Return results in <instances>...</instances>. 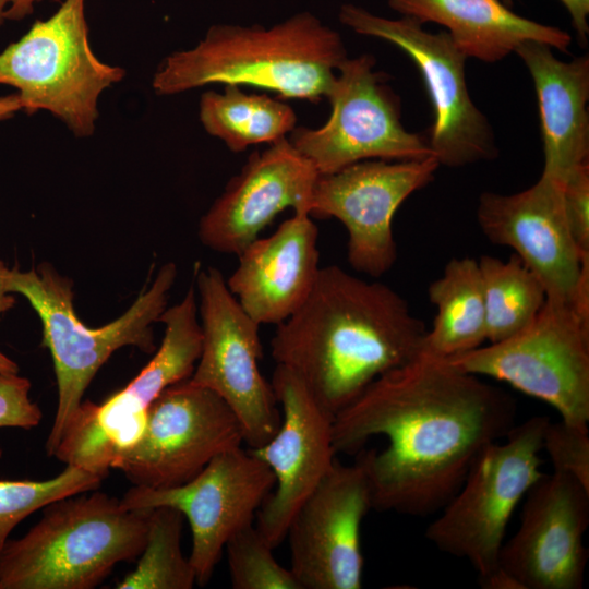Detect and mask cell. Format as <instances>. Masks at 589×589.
Listing matches in <instances>:
<instances>
[{"mask_svg":"<svg viewBox=\"0 0 589 589\" xmlns=\"http://www.w3.org/2000/svg\"><path fill=\"white\" fill-rule=\"evenodd\" d=\"M516 416L515 399L502 388L422 353L334 416V445L337 453H358L373 509L423 517L450 500Z\"/></svg>","mask_w":589,"mask_h":589,"instance_id":"1","label":"cell"},{"mask_svg":"<svg viewBox=\"0 0 589 589\" xmlns=\"http://www.w3.org/2000/svg\"><path fill=\"white\" fill-rule=\"evenodd\" d=\"M276 326L273 360L334 416L373 381L420 357L428 333L393 288L337 265L321 267L305 302Z\"/></svg>","mask_w":589,"mask_h":589,"instance_id":"2","label":"cell"},{"mask_svg":"<svg viewBox=\"0 0 589 589\" xmlns=\"http://www.w3.org/2000/svg\"><path fill=\"white\" fill-rule=\"evenodd\" d=\"M347 57L340 34L308 11L269 27L215 24L194 47L165 58L152 86L175 95L209 84L248 85L317 101Z\"/></svg>","mask_w":589,"mask_h":589,"instance_id":"3","label":"cell"},{"mask_svg":"<svg viewBox=\"0 0 589 589\" xmlns=\"http://www.w3.org/2000/svg\"><path fill=\"white\" fill-rule=\"evenodd\" d=\"M152 509H125L106 493L45 506L41 519L0 555V589H92L141 555Z\"/></svg>","mask_w":589,"mask_h":589,"instance_id":"4","label":"cell"},{"mask_svg":"<svg viewBox=\"0 0 589 589\" xmlns=\"http://www.w3.org/2000/svg\"><path fill=\"white\" fill-rule=\"evenodd\" d=\"M176 276V265L166 263L151 287L120 317L103 327L88 328L76 316L70 279L49 264L27 272L10 269L7 290L24 296L38 314L43 345L53 361L58 404L46 442L48 456H53L87 386L110 356L124 346H135L145 352L155 349L151 326L166 310Z\"/></svg>","mask_w":589,"mask_h":589,"instance_id":"5","label":"cell"},{"mask_svg":"<svg viewBox=\"0 0 589 589\" xmlns=\"http://www.w3.org/2000/svg\"><path fill=\"white\" fill-rule=\"evenodd\" d=\"M85 2L64 0L0 52V84L17 89L22 110H46L79 137L94 133L100 94L125 75L94 53Z\"/></svg>","mask_w":589,"mask_h":589,"instance_id":"6","label":"cell"},{"mask_svg":"<svg viewBox=\"0 0 589 589\" xmlns=\"http://www.w3.org/2000/svg\"><path fill=\"white\" fill-rule=\"evenodd\" d=\"M550 419L532 417L489 444L461 485L425 529L440 551L466 560L482 580L498 567L510 517L541 471Z\"/></svg>","mask_w":589,"mask_h":589,"instance_id":"7","label":"cell"},{"mask_svg":"<svg viewBox=\"0 0 589 589\" xmlns=\"http://www.w3.org/2000/svg\"><path fill=\"white\" fill-rule=\"evenodd\" d=\"M444 360L504 382L552 406L562 421L588 430L589 316L574 305L546 299L515 335Z\"/></svg>","mask_w":589,"mask_h":589,"instance_id":"8","label":"cell"},{"mask_svg":"<svg viewBox=\"0 0 589 589\" xmlns=\"http://www.w3.org/2000/svg\"><path fill=\"white\" fill-rule=\"evenodd\" d=\"M158 321L165 334L152 360L104 402L82 401L55 450L58 460L108 476L116 459L140 440L158 395L192 375L202 349L193 285Z\"/></svg>","mask_w":589,"mask_h":589,"instance_id":"9","label":"cell"},{"mask_svg":"<svg viewBox=\"0 0 589 589\" xmlns=\"http://www.w3.org/2000/svg\"><path fill=\"white\" fill-rule=\"evenodd\" d=\"M326 98L332 106L318 128L296 127L288 136L320 175L369 160H414L432 156L428 137L408 131L400 100L375 70L372 55L347 57Z\"/></svg>","mask_w":589,"mask_h":589,"instance_id":"10","label":"cell"},{"mask_svg":"<svg viewBox=\"0 0 589 589\" xmlns=\"http://www.w3.org/2000/svg\"><path fill=\"white\" fill-rule=\"evenodd\" d=\"M338 17L357 34L394 44L414 62L433 107L428 142L440 166L462 167L497 156L491 124L467 87V56L447 32L431 33L416 19H389L352 3L342 4Z\"/></svg>","mask_w":589,"mask_h":589,"instance_id":"11","label":"cell"},{"mask_svg":"<svg viewBox=\"0 0 589 589\" xmlns=\"http://www.w3.org/2000/svg\"><path fill=\"white\" fill-rule=\"evenodd\" d=\"M202 349L190 381L220 396L237 416L252 449L277 431L281 413L271 382L262 375L260 324L229 291L216 267L196 274Z\"/></svg>","mask_w":589,"mask_h":589,"instance_id":"12","label":"cell"},{"mask_svg":"<svg viewBox=\"0 0 589 589\" xmlns=\"http://www.w3.org/2000/svg\"><path fill=\"white\" fill-rule=\"evenodd\" d=\"M242 443L241 424L228 404L189 377L158 395L140 440L111 468L121 470L134 485L172 488Z\"/></svg>","mask_w":589,"mask_h":589,"instance_id":"13","label":"cell"},{"mask_svg":"<svg viewBox=\"0 0 589 589\" xmlns=\"http://www.w3.org/2000/svg\"><path fill=\"white\" fill-rule=\"evenodd\" d=\"M275 477L268 466L242 446L213 458L190 481L164 489L134 485L120 504L125 509L171 507L188 519L192 532L189 561L196 584L205 586L220 560L227 541L254 524L271 494Z\"/></svg>","mask_w":589,"mask_h":589,"instance_id":"14","label":"cell"},{"mask_svg":"<svg viewBox=\"0 0 589 589\" xmlns=\"http://www.w3.org/2000/svg\"><path fill=\"white\" fill-rule=\"evenodd\" d=\"M438 167L433 156L414 160L369 159L318 175L309 215L339 220L348 233L350 266L378 278L397 260L393 231L397 209L433 180Z\"/></svg>","mask_w":589,"mask_h":589,"instance_id":"15","label":"cell"},{"mask_svg":"<svg viewBox=\"0 0 589 589\" xmlns=\"http://www.w3.org/2000/svg\"><path fill=\"white\" fill-rule=\"evenodd\" d=\"M477 220L494 244L513 249L539 278L546 299L589 315V257L570 235L563 181L542 172L531 187L513 194L483 192Z\"/></svg>","mask_w":589,"mask_h":589,"instance_id":"16","label":"cell"},{"mask_svg":"<svg viewBox=\"0 0 589 589\" xmlns=\"http://www.w3.org/2000/svg\"><path fill=\"white\" fill-rule=\"evenodd\" d=\"M271 384L280 406L275 434L251 452L275 477V485L256 514V528L275 549L294 514L335 464L334 414L323 408L287 368L276 364Z\"/></svg>","mask_w":589,"mask_h":589,"instance_id":"17","label":"cell"},{"mask_svg":"<svg viewBox=\"0 0 589 589\" xmlns=\"http://www.w3.org/2000/svg\"><path fill=\"white\" fill-rule=\"evenodd\" d=\"M373 508L362 466L335 461L287 530L290 570L301 589H360L362 520Z\"/></svg>","mask_w":589,"mask_h":589,"instance_id":"18","label":"cell"},{"mask_svg":"<svg viewBox=\"0 0 589 589\" xmlns=\"http://www.w3.org/2000/svg\"><path fill=\"white\" fill-rule=\"evenodd\" d=\"M516 533L498 567L520 589H581L588 561L589 491L574 478L544 473L522 498Z\"/></svg>","mask_w":589,"mask_h":589,"instance_id":"19","label":"cell"},{"mask_svg":"<svg viewBox=\"0 0 589 589\" xmlns=\"http://www.w3.org/2000/svg\"><path fill=\"white\" fill-rule=\"evenodd\" d=\"M318 172L288 137L249 156L199 224L204 245L241 253L284 209L309 214Z\"/></svg>","mask_w":589,"mask_h":589,"instance_id":"20","label":"cell"},{"mask_svg":"<svg viewBox=\"0 0 589 589\" xmlns=\"http://www.w3.org/2000/svg\"><path fill=\"white\" fill-rule=\"evenodd\" d=\"M317 239L313 218L294 212L237 255L238 266L226 284L257 324L278 325L305 302L321 269Z\"/></svg>","mask_w":589,"mask_h":589,"instance_id":"21","label":"cell"},{"mask_svg":"<svg viewBox=\"0 0 589 589\" xmlns=\"http://www.w3.org/2000/svg\"><path fill=\"white\" fill-rule=\"evenodd\" d=\"M553 48L525 41L515 52L532 79L544 153L542 172L561 181L589 158V58L557 59Z\"/></svg>","mask_w":589,"mask_h":589,"instance_id":"22","label":"cell"},{"mask_svg":"<svg viewBox=\"0 0 589 589\" xmlns=\"http://www.w3.org/2000/svg\"><path fill=\"white\" fill-rule=\"evenodd\" d=\"M402 16L444 26L467 56L496 62L525 41H539L567 51L572 36L565 31L513 12L502 0H387Z\"/></svg>","mask_w":589,"mask_h":589,"instance_id":"23","label":"cell"},{"mask_svg":"<svg viewBox=\"0 0 589 589\" xmlns=\"http://www.w3.org/2000/svg\"><path fill=\"white\" fill-rule=\"evenodd\" d=\"M436 308L424 339L423 354L449 359L482 346L486 340L485 309L478 260L454 257L428 288Z\"/></svg>","mask_w":589,"mask_h":589,"instance_id":"24","label":"cell"},{"mask_svg":"<svg viewBox=\"0 0 589 589\" xmlns=\"http://www.w3.org/2000/svg\"><path fill=\"white\" fill-rule=\"evenodd\" d=\"M199 113L204 130L233 153L275 143L288 137L297 127V115L286 101L266 94L245 93L239 85H225L221 93L202 94Z\"/></svg>","mask_w":589,"mask_h":589,"instance_id":"25","label":"cell"},{"mask_svg":"<svg viewBox=\"0 0 589 589\" xmlns=\"http://www.w3.org/2000/svg\"><path fill=\"white\" fill-rule=\"evenodd\" d=\"M486 340L497 342L524 329L546 300L539 278L517 255L503 261L491 255L479 260Z\"/></svg>","mask_w":589,"mask_h":589,"instance_id":"26","label":"cell"},{"mask_svg":"<svg viewBox=\"0 0 589 589\" xmlns=\"http://www.w3.org/2000/svg\"><path fill=\"white\" fill-rule=\"evenodd\" d=\"M183 515L171 507L151 510L144 549L136 568L118 589H191L196 582L194 569L181 550Z\"/></svg>","mask_w":589,"mask_h":589,"instance_id":"27","label":"cell"},{"mask_svg":"<svg viewBox=\"0 0 589 589\" xmlns=\"http://www.w3.org/2000/svg\"><path fill=\"white\" fill-rule=\"evenodd\" d=\"M106 477L67 465L47 480H0V555L11 531L32 513L55 501L93 491Z\"/></svg>","mask_w":589,"mask_h":589,"instance_id":"28","label":"cell"},{"mask_svg":"<svg viewBox=\"0 0 589 589\" xmlns=\"http://www.w3.org/2000/svg\"><path fill=\"white\" fill-rule=\"evenodd\" d=\"M233 589H301L290 568L274 557V548L255 524L237 531L226 543Z\"/></svg>","mask_w":589,"mask_h":589,"instance_id":"29","label":"cell"},{"mask_svg":"<svg viewBox=\"0 0 589 589\" xmlns=\"http://www.w3.org/2000/svg\"><path fill=\"white\" fill-rule=\"evenodd\" d=\"M542 452L548 454L553 471L574 478L589 491L588 430L562 420L550 421L544 431Z\"/></svg>","mask_w":589,"mask_h":589,"instance_id":"30","label":"cell"},{"mask_svg":"<svg viewBox=\"0 0 589 589\" xmlns=\"http://www.w3.org/2000/svg\"><path fill=\"white\" fill-rule=\"evenodd\" d=\"M564 212L570 235L584 257H589V163L563 181Z\"/></svg>","mask_w":589,"mask_h":589,"instance_id":"31","label":"cell"},{"mask_svg":"<svg viewBox=\"0 0 589 589\" xmlns=\"http://www.w3.org/2000/svg\"><path fill=\"white\" fill-rule=\"evenodd\" d=\"M31 382L23 376L0 373V429L29 430L43 418L40 408L29 398Z\"/></svg>","mask_w":589,"mask_h":589,"instance_id":"32","label":"cell"},{"mask_svg":"<svg viewBox=\"0 0 589 589\" xmlns=\"http://www.w3.org/2000/svg\"><path fill=\"white\" fill-rule=\"evenodd\" d=\"M510 7L514 0H502ZM570 15L573 26L578 37L586 41L589 34V0H560Z\"/></svg>","mask_w":589,"mask_h":589,"instance_id":"33","label":"cell"},{"mask_svg":"<svg viewBox=\"0 0 589 589\" xmlns=\"http://www.w3.org/2000/svg\"><path fill=\"white\" fill-rule=\"evenodd\" d=\"M40 0H9L5 20L20 21L34 11V5Z\"/></svg>","mask_w":589,"mask_h":589,"instance_id":"34","label":"cell"},{"mask_svg":"<svg viewBox=\"0 0 589 589\" xmlns=\"http://www.w3.org/2000/svg\"><path fill=\"white\" fill-rule=\"evenodd\" d=\"M10 268L0 260V318L3 313L10 310L15 299L7 290V279Z\"/></svg>","mask_w":589,"mask_h":589,"instance_id":"35","label":"cell"},{"mask_svg":"<svg viewBox=\"0 0 589 589\" xmlns=\"http://www.w3.org/2000/svg\"><path fill=\"white\" fill-rule=\"evenodd\" d=\"M19 110L22 104L17 93L0 97V120L11 118Z\"/></svg>","mask_w":589,"mask_h":589,"instance_id":"36","label":"cell"},{"mask_svg":"<svg viewBox=\"0 0 589 589\" xmlns=\"http://www.w3.org/2000/svg\"><path fill=\"white\" fill-rule=\"evenodd\" d=\"M0 373H19V365L0 351Z\"/></svg>","mask_w":589,"mask_h":589,"instance_id":"37","label":"cell"},{"mask_svg":"<svg viewBox=\"0 0 589 589\" xmlns=\"http://www.w3.org/2000/svg\"><path fill=\"white\" fill-rule=\"evenodd\" d=\"M9 0H0V25L5 20V10L8 8Z\"/></svg>","mask_w":589,"mask_h":589,"instance_id":"38","label":"cell"}]
</instances>
